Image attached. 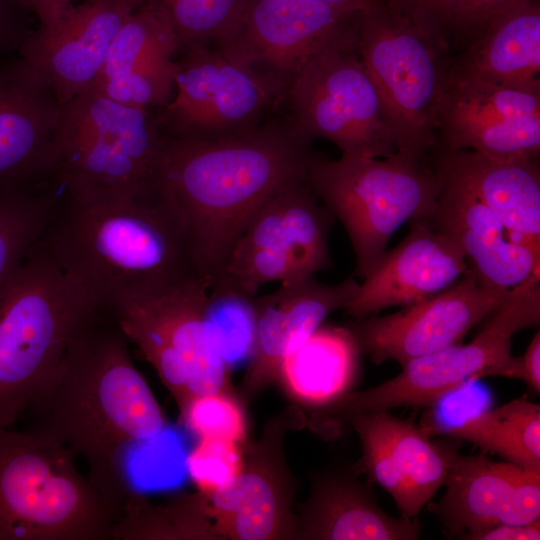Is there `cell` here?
I'll use <instances>...</instances> for the list:
<instances>
[{"label": "cell", "mask_w": 540, "mask_h": 540, "mask_svg": "<svg viewBox=\"0 0 540 540\" xmlns=\"http://www.w3.org/2000/svg\"><path fill=\"white\" fill-rule=\"evenodd\" d=\"M210 283L195 275L109 310L129 343L151 364L179 413L195 397L234 391L231 368L218 353L207 326Z\"/></svg>", "instance_id": "obj_10"}, {"label": "cell", "mask_w": 540, "mask_h": 540, "mask_svg": "<svg viewBox=\"0 0 540 540\" xmlns=\"http://www.w3.org/2000/svg\"><path fill=\"white\" fill-rule=\"evenodd\" d=\"M510 290L483 282L469 268L453 285L426 299L389 315L355 319L348 327L361 354L374 364L395 360L404 366L460 343L507 299Z\"/></svg>", "instance_id": "obj_16"}, {"label": "cell", "mask_w": 540, "mask_h": 540, "mask_svg": "<svg viewBox=\"0 0 540 540\" xmlns=\"http://www.w3.org/2000/svg\"><path fill=\"white\" fill-rule=\"evenodd\" d=\"M178 51L170 26L150 9L137 7L115 35L94 86L145 62L173 58Z\"/></svg>", "instance_id": "obj_33"}, {"label": "cell", "mask_w": 540, "mask_h": 540, "mask_svg": "<svg viewBox=\"0 0 540 540\" xmlns=\"http://www.w3.org/2000/svg\"><path fill=\"white\" fill-rule=\"evenodd\" d=\"M441 435L463 439L524 469L540 471V406L515 399L470 414Z\"/></svg>", "instance_id": "obj_28"}, {"label": "cell", "mask_w": 540, "mask_h": 540, "mask_svg": "<svg viewBox=\"0 0 540 540\" xmlns=\"http://www.w3.org/2000/svg\"><path fill=\"white\" fill-rule=\"evenodd\" d=\"M255 297L225 284H210L207 326L218 353L230 368L250 356L255 333Z\"/></svg>", "instance_id": "obj_34"}, {"label": "cell", "mask_w": 540, "mask_h": 540, "mask_svg": "<svg viewBox=\"0 0 540 540\" xmlns=\"http://www.w3.org/2000/svg\"><path fill=\"white\" fill-rule=\"evenodd\" d=\"M434 165L441 183L429 219L461 249L469 268L483 282L507 290L539 276L540 255L512 234L461 180Z\"/></svg>", "instance_id": "obj_22"}, {"label": "cell", "mask_w": 540, "mask_h": 540, "mask_svg": "<svg viewBox=\"0 0 540 540\" xmlns=\"http://www.w3.org/2000/svg\"><path fill=\"white\" fill-rule=\"evenodd\" d=\"M40 242L105 310L200 275L181 220L153 186L115 199L59 200Z\"/></svg>", "instance_id": "obj_3"}, {"label": "cell", "mask_w": 540, "mask_h": 540, "mask_svg": "<svg viewBox=\"0 0 540 540\" xmlns=\"http://www.w3.org/2000/svg\"><path fill=\"white\" fill-rule=\"evenodd\" d=\"M395 463L409 500V517L417 518L422 508L444 485L449 467V448L430 441L413 423L379 412Z\"/></svg>", "instance_id": "obj_30"}, {"label": "cell", "mask_w": 540, "mask_h": 540, "mask_svg": "<svg viewBox=\"0 0 540 540\" xmlns=\"http://www.w3.org/2000/svg\"><path fill=\"white\" fill-rule=\"evenodd\" d=\"M510 378L523 380L535 392L540 391V333L534 335L524 354L514 357Z\"/></svg>", "instance_id": "obj_43"}, {"label": "cell", "mask_w": 540, "mask_h": 540, "mask_svg": "<svg viewBox=\"0 0 540 540\" xmlns=\"http://www.w3.org/2000/svg\"><path fill=\"white\" fill-rule=\"evenodd\" d=\"M360 14L322 0H248L215 48L265 82L281 104L306 61L353 30Z\"/></svg>", "instance_id": "obj_14"}, {"label": "cell", "mask_w": 540, "mask_h": 540, "mask_svg": "<svg viewBox=\"0 0 540 540\" xmlns=\"http://www.w3.org/2000/svg\"><path fill=\"white\" fill-rule=\"evenodd\" d=\"M58 201L41 187L0 192V289L41 238Z\"/></svg>", "instance_id": "obj_31"}, {"label": "cell", "mask_w": 540, "mask_h": 540, "mask_svg": "<svg viewBox=\"0 0 540 540\" xmlns=\"http://www.w3.org/2000/svg\"><path fill=\"white\" fill-rule=\"evenodd\" d=\"M350 13H364L385 0H322Z\"/></svg>", "instance_id": "obj_46"}, {"label": "cell", "mask_w": 540, "mask_h": 540, "mask_svg": "<svg viewBox=\"0 0 540 540\" xmlns=\"http://www.w3.org/2000/svg\"><path fill=\"white\" fill-rule=\"evenodd\" d=\"M306 182L344 226L361 279L377 266L402 224L432 216L441 183L428 158L398 152L384 158L342 155L338 160L317 154Z\"/></svg>", "instance_id": "obj_8"}, {"label": "cell", "mask_w": 540, "mask_h": 540, "mask_svg": "<svg viewBox=\"0 0 540 540\" xmlns=\"http://www.w3.org/2000/svg\"><path fill=\"white\" fill-rule=\"evenodd\" d=\"M540 471L522 470L499 516V523L526 525L540 521Z\"/></svg>", "instance_id": "obj_40"}, {"label": "cell", "mask_w": 540, "mask_h": 540, "mask_svg": "<svg viewBox=\"0 0 540 540\" xmlns=\"http://www.w3.org/2000/svg\"><path fill=\"white\" fill-rule=\"evenodd\" d=\"M436 165L461 180L529 249L540 255L538 157H493L440 149Z\"/></svg>", "instance_id": "obj_24"}, {"label": "cell", "mask_w": 540, "mask_h": 540, "mask_svg": "<svg viewBox=\"0 0 540 540\" xmlns=\"http://www.w3.org/2000/svg\"><path fill=\"white\" fill-rule=\"evenodd\" d=\"M347 425L353 428L360 439L363 466L372 480L393 498L401 517L411 519L407 489L395 463L379 412L359 413Z\"/></svg>", "instance_id": "obj_37"}, {"label": "cell", "mask_w": 540, "mask_h": 540, "mask_svg": "<svg viewBox=\"0 0 540 540\" xmlns=\"http://www.w3.org/2000/svg\"><path fill=\"white\" fill-rule=\"evenodd\" d=\"M447 79L512 86L540 85L539 1L494 17L451 61Z\"/></svg>", "instance_id": "obj_25"}, {"label": "cell", "mask_w": 540, "mask_h": 540, "mask_svg": "<svg viewBox=\"0 0 540 540\" xmlns=\"http://www.w3.org/2000/svg\"><path fill=\"white\" fill-rule=\"evenodd\" d=\"M317 154L288 115L226 137L163 135L151 183L178 215L194 265L211 282L260 209L306 181Z\"/></svg>", "instance_id": "obj_2"}, {"label": "cell", "mask_w": 540, "mask_h": 540, "mask_svg": "<svg viewBox=\"0 0 540 540\" xmlns=\"http://www.w3.org/2000/svg\"><path fill=\"white\" fill-rule=\"evenodd\" d=\"M163 138L150 109L122 104L90 90L62 105L47 178L66 197L99 201L152 188Z\"/></svg>", "instance_id": "obj_6"}, {"label": "cell", "mask_w": 540, "mask_h": 540, "mask_svg": "<svg viewBox=\"0 0 540 540\" xmlns=\"http://www.w3.org/2000/svg\"><path fill=\"white\" fill-rule=\"evenodd\" d=\"M75 0H23L31 14L35 15L39 25L46 24L73 5Z\"/></svg>", "instance_id": "obj_45"}, {"label": "cell", "mask_w": 540, "mask_h": 540, "mask_svg": "<svg viewBox=\"0 0 540 540\" xmlns=\"http://www.w3.org/2000/svg\"><path fill=\"white\" fill-rule=\"evenodd\" d=\"M539 322L540 278L530 276L510 290L471 342L413 359L394 378L366 390L347 392L316 409L308 425L319 435L335 437L359 413L432 406L481 377L510 378L513 335Z\"/></svg>", "instance_id": "obj_7"}, {"label": "cell", "mask_w": 540, "mask_h": 540, "mask_svg": "<svg viewBox=\"0 0 540 540\" xmlns=\"http://www.w3.org/2000/svg\"><path fill=\"white\" fill-rule=\"evenodd\" d=\"M448 457L446 492L430 509L450 535L468 540L499 523L504 503L523 468L484 455L463 456L450 448Z\"/></svg>", "instance_id": "obj_26"}, {"label": "cell", "mask_w": 540, "mask_h": 540, "mask_svg": "<svg viewBox=\"0 0 540 540\" xmlns=\"http://www.w3.org/2000/svg\"><path fill=\"white\" fill-rule=\"evenodd\" d=\"M174 61L176 95L156 115L163 135L213 139L249 131L278 108L272 89L220 50L199 46Z\"/></svg>", "instance_id": "obj_13"}, {"label": "cell", "mask_w": 540, "mask_h": 540, "mask_svg": "<svg viewBox=\"0 0 540 540\" xmlns=\"http://www.w3.org/2000/svg\"><path fill=\"white\" fill-rule=\"evenodd\" d=\"M417 518L387 514L371 488L349 472L319 473L296 517L297 540H415Z\"/></svg>", "instance_id": "obj_23"}, {"label": "cell", "mask_w": 540, "mask_h": 540, "mask_svg": "<svg viewBox=\"0 0 540 540\" xmlns=\"http://www.w3.org/2000/svg\"><path fill=\"white\" fill-rule=\"evenodd\" d=\"M200 492L155 504L135 490L113 524L110 540H214Z\"/></svg>", "instance_id": "obj_29"}, {"label": "cell", "mask_w": 540, "mask_h": 540, "mask_svg": "<svg viewBox=\"0 0 540 540\" xmlns=\"http://www.w3.org/2000/svg\"><path fill=\"white\" fill-rule=\"evenodd\" d=\"M248 0H137L172 29L180 50L216 44L235 26Z\"/></svg>", "instance_id": "obj_32"}, {"label": "cell", "mask_w": 540, "mask_h": 540, "mask_svg": "<svg viewBox=\"0 0 540 540\" xmlns=\"http://www.w3.org/2000/svg\"><path fill=\"white\" fill-rule=\"evenodd\" d=\"M438 133L441 149L472 150L501 158L538 157L540 85L446 79Z\"/></svg>", "instance_id": "obj_17"}, {"label": "cell", "mask_w": 540, "mask_h": 540, "mask_svg": "<svg viewBox=\"0 0 540 540\" xmlns=\"http://www.w3.org/2000/svg\"><path fill=\"white\" fill-rule=\"evenodd\" d=\"M356 46L380 99L397 152L427 159L451 64L449 44L394 12L386 1L361 13Z\"/></svg>", "instance_id": "obj_9"}, {"label": "cell", "mask_w": 540, "mask_h": 540, "mask_svg": "<svg viewBox=\"0 0 540 540\" xmlns=\"http://www.w3.org/2000/svg\"><path fill=\"white\" fill-rule=\"evenodd\" d=\"M397 14L449 44L465 0H385ZM450 46V44H449Z\"/></svg>", "instance_id": "obj_39"}, {"label": "cell", "mask_w": 540, "mask_h": 540, "mask_svg": "<svg viewBox=\"0 0 540 540\" xmlns=\"http://www.w3.org/2000/svg\"><path fill=\"white\" fill-rule=\"evenodd\" d=\"M99 309L39 239L0 289V428L25 414Z\"/></svg>", "instance_id": "obj_4"}, {"label": "cell", "mask_w": 540, "mask_h": 540, "mask_svg": "<svg viewBox=\"0 0 540 540\" xmlns=\"http://www.w3.org/2000/svg\"><path fill=\"white\" fill-rule=\"evenodd\" d=\"M31 15L23 0H0V62L18 55L33 31Z\"/></svg>", "instance_id": "obj_42"}, {"label": "cell", "mask_w": 540, "mask_h": 540, "mask_svg": "<svg viewBox=\"0 0 540 540\" xmlns=\"http://www.w3.org/2000/svg\"><path fill=\"white\" fill-rule=\"evenodd\" d=\"M243 446L226 438L204 437L187 458L198 492L211 496L230 487L244 467Z\"/></svg>", "instance_id": "obj_38"}, {"label": "cell", "mask_w": 540, "mask_h": 540, "mask_svg": "<svg viewBox=\"0 0 540 540\" xmlns=\"http://www.w3.org/2000/svg\"><path fill=\"white\" fill-rule=\"evenodd\" d=\"M61 111L47 81L19 55L0 62V192L41 187Z\"/></svg>", "instance_id": "obj_20"}, {"label": "cell", "mask_w": 540, "mask_h": 540, "mask_svg": "<svg viewBox=\"0 0 540 540\" xmlns=\"http://www.w3.org/2000/svg\"><path fill=\"white\" fill-rule=\"evenodd\" d=\"M334 221L306 181L286 187L252 219L211 283L256 296L265 283L292 282L329 270L328 236Z\"/></svg>", "instance_id": "obj_12"}, {"label": "cell", "mask_w": 540, "mask_h": 540, "mask_svg": "<svg viewBox=\"0 0 540 540\" xmlns=\"http://www.w3.org/2000/svg\"><path fill=\"white\" fill-rule=\"evenodd\" d=\"M356 40L357 25L318 50L293 78L282 102L308 138H325L346 156L389 157L397 146Z\"/></svg>", "instance_id": "obj_11"}, {"label": "cell", "mask_w": 540, "mask_h": 540, "mask_svg": "<svg viewBox=\"0 0 540 540\" xmlns=\"http://www.w3.org/2000/svg\"><path fill=\"white\" fill-rule=\"evenodd\" d=\"M304 424L303 413L294 406L272 416L259 438L244 444L238 479L224 491L204 495L216 539H294L297 486L285 454V437Z\"/></svg>", "instance_id": "obj_15"}, {"label": "cell", "mask_w": 540, "mask_h": 540, "mask_svg": "<svg viewBox=\"0 0 540 540\" xmlns=\"http://www.w3.org/2000/svg\"><path fill=\"white\" fill-rule=\"evenodd\" d=\"M116 514L63 445L0 428V540H110Z\"/></svg>", "instance_id": "obj_5"}, {"label": "cell", "mask_w": 540, "mask_h": 540, "mask_svg": "<svg viewBox=\"0 0 540 540\" xmlns=\"http://www.w3.org/2000/svg\"><path fill=\"white\" fill-rule=\"evenodd\" d=\"M174 87V60L160 58L96 84L94 90L129 106L150 109L171 101Z\"/></svg>", "instance_id": "obj_35"}, {"label": "cell", "mask_w": 540, "mask_h": 540, "mask_svg": "<svg viewBox=\"0 0 540 540\" xmlns=\"http://www.w3.org/2000/svg\"><path fill=\"white\" fill-rule=\"evenodd\" d=\"M137 0H85L33 30L18 55L36 70L64 105L90 91L110 45Z\"/></svg>", "instance_id": "obj_18"}, {"label": "cell", "mask_w": 540, "mask_h": 540, "mask_svg": "<svg viewBox=\"0 0 540 540\" xmlns=\"http://www.w3.org/2000/svg\"><path fill=\"white\" fill-rule=\"evenodd\" d=\"M360 354L349 327L322 324L283 360L277 382L296 403L322 408L350 391Z\"/></svg>", "instance_id": "obj_27"}, {"label": "cell", "mask_w": 540, "mask_h": 540, "mask_svg": "<svg viewBox=\"0 0 540 540\" xmlns=\"http://www.w3.org/2000/svg\"><path fill=\"white\" fill-rule=\"evenodd\" d=\"M406 237L386 250L358 285L346 308L354 319L426 299L458 281L469 269L461 249L438 231L429 218L409 221Z\"/></svg>", "instance_id": "obj_21"}, {"label": "cell", "mask_w": 540, "mask_h": 540, "mask_svg": "<svg viewBox=\"0 0 540 540\" xmlns=\"http://www.w3.org/2000/svg\"><path fill=\"white\" fill-rule=\"evenodd\" d=\"M128 344L111 313L96 311L24 414L28 428L85 462L86 476L116 519L134 491L128 473L133 448L156 440L167 426Z\"/></svg>", "instance_id": "obj_1"}, {"label": "cell", "mask_w": 540, "mask_h": 540, "mask_svg": "<svg viewBox=\"0 0 540 540\" xmlns=\"http://www.w3.org/2000/svg\"><path fill=\"white\" fill-rule=\"evenodd\" d=\"M358 285L352 277L329 285L310 276L282 283L266 295H256L254 341L239 393L245 403L277 382L283 360L330 314L344 310Z\"/></svg>", "instance_id": "obj_19"}, {"label": "cell", "mask_w": 540, "mask_h": 540, "mask_svg": "<svg viewBox=\"0 0 540 540\" xmlns=\"http://www.w3.org/2000/svg\"><path fill=\"white\" fill-rule=\"evenodd\" d=\"M181 422L200 438H226L244 445L248 441L246 403L236 391H218L193 398Z\"/></svg>", "instance_id": "obj_36"}, {"label": "cell", "mask_w": 540, "mask_h": 540, "mask_svg": "<svg viewBox=\"0 0 540 540\" xmlns=\"http://www.w3.org/2000/svg\"><path fill=\"white\" fill-rule=\"evenodd\" d=\"M532 1L465 0L452 31V44L467 46L494 17Z\"/></svg>", "instance_id": "obj_41"}, {"label": "cell", "mask_w": 540, "mask_h": 540, "mask_svg": "<svg viewBox=\"0 0 540 540\" xmlns=\"http://www.w3.org/2000/svg\"><path fill=\"white\" fill-rule=\"evenodd\" d=\"M540 539V521L526 525L498 523L484 529L468 540H538Z\"/></svg>", "instance_id": "obj_44"}]
</instances>
